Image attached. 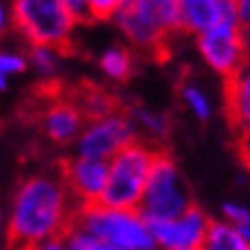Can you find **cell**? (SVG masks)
I'll list each match as a JSON object with an SVG mask.
<instances>
[{"instance_id":"6da1fadb","label":"cell","mask_w":250,"mask_h":250,"mask_svg":"<svg viewBox=\"0 0 250 250\" xmlns=\"http://www.w3.org/2000/svg\"><path fill=\"white\" fill-rule=\"evenodd\" d=\"M74 213L67 186L46 174L28 177L19 186L7 229L9 250H39L42 241H60L74 232Z\"/></svg>"},{"instance_id":"7a4b0ae2","label":"cell","mask_w":250,"mask_h":250,"mask_svg":"<svg viewBox=\"0 0 250 250\" xmlns=\"http://www.w3.org/2000/svg\"><path fill=\"white\" fill-rule=\"evenodd\" d=\"M159 149L145 143H133L122 149L108 163V182L97 205L108 209L136 211L145 195L152 167L156 163Z\"/></svg>"},{"instance_id":"3957f363","label":"cell","mask_w":250,"mask_h":250,"mask_svg":"<svg viewBox=\"0 0 250 250\" xmlns=\"http://www.w3.org/2000/svg\"><path fill=\"white\" fill-rule=\"evenodd\" d=\"M14 25L30 39L35 48H51L55 53H69L71 30L76 19L67 2L60 0H19L12 5Z\"/></svg>"},{"instance_id":"277c9868","label":"cell","mask_w":250,"mask_h":250,"mask_svg":"<svg viewBox=\"0 0 250 250\" xmlns=\"http://www.w3.org/2000/svg\"><path fill=\"white\" fill-rule=\"evenodd\" d=\"M74 229H85L124 250H156L152 229L138 211L83 205L74 213Z\"/></svg>"},{"instance_id":"5b68a950","label":"cell","mask_w":250,"mask_h":250,"mask_svg":"<svg viewBox=\"0 0 250 250\" xmlns=\"http://www.w3.org/2000/svg\"><path fill=\"white\" fill-rule=\"evenodd\" d=\"M115 19L131 42L156 51H161L170 32L182 28V9L174 0L120 2Z\"/></svg>"},{"instance_id":"8992f818","label":"cell","mask_w":250,"mask_h":250,"mask_svg":"<svg viewBox=\"0 0 250 250\" xmlns=\"http://www.w3.org/2000/svg\"><path fill=\"white\" fill-rule=\"evenodd\" d=\"M188 207L190 195L179 167L167 154L159 152L138 213L147 220V225H152V223H166L182 216Z\"/></svg>"},{"instance_id":"52a82bcc","label":"cell","mask_w":250,"mask_h":250,"mask_svg":"<svg viewBox=\"0 0 250 250\" xmlns=\"http://www.w3.org/2000/svg\"><path fill=\"white\" fill-rule=\"evenodd\" d=\"M197 48L213 71L228 78L234 76L246 64V55H248L239 21L223 23V25H216L211 30L197 35Z\"/></svg>"},{"instance_id":"ba28073f","label":"cell","mask_w":250,"mask_h":250,"mask_svg":"<svg viewBox=\"0 0 250 250\" xmlns=\"http://www.w3.org/2000/svg\"><path fill=\"white\" fill-rule=\"evenodd\" d=\"M136 143V131L124 115H108L101 120H94L83 131L78 149L83 159H97L106 161L113 159L122 149H126L129 145Z\"/></svg>"},{"instance_id":"9c48e42d","label":"cell","mask_w":250,"mask_h":250,"mask_svg":"<svg viewBox=\"0 0 250 250\" xmlns=\"http://www.w3.org/2000/svg\"><path fill=\"white\" fill-rule=\"evenodd\" d=\"M209 225L211 223L205 211L190 205L182 216L166 223H152L149 229L156 246H161L163 250H202Z\"/></svg>"},{"instance_id":"30bf717a","label":"cell","mask_w":250,"mask_h":250,"mask_svg":"<svg viewBox=\"0 0 250 250\" xmlns=\"http://www.w3.org/2000/svg\"><path fill=\"white\" fill-rule=\"evenodd\" d=\"M60 177L74 195L81 200V205H97L108 182V161L97 159H69L60 163Z\"/></svg>"},{"instance_id":"8fae6325","label":"cell","mask_w":250,"mask_h":250,"mask_svg":"<svg viewBox=\"0 0 250 250\" xmlns=\"http://www.w3.org/2000/svg\"><path fill=\"white\" fill-rule=\"evenodd\" d=\"M179 9H182V28L195 35H202L223 23L239 21L236 5L228 0H184L179 2Z\"/></svg>"},{"instance_id":"7c38bea8","label":"cell","mask_w":250,"mask_h":250,"mask_svg":"<svg viewBox=\"0 0 250 250\" xmlns=\"http://www.w3.org/2000/svg\"><path fill=\"white\" fill-rule=\"evenodd\" d=\"M42 124H44L46 136L55 143H67L76 136L85 122L83 110L76 106L74 99H62L60 94L51 99L42 110Z\"/></svg>"},{"instance_id":"4fadbf2b","label":"cell","mask_w":250,"mask_h":250,"mask_svg":"<svg viewBox=\"0 0 250 250\" xmlns=\"http://www.w3.org/2000/svg\"><path fill=\"white\" fill-rule=\"evenodd\" d=\"M229 122L239 133L250 131V62H246L225 85Z\"/></svg>"},{"instance_id":"5bb4252c","label":"cell","mask_w":250,"mask_h":250,"mask_svg":"<svg viewBox=\"0 0 250 250\" xmlns=\"http://www.w3.org/2000/svg\"><path fill=\"white\" fill-rule=\"evenodd\" d=\"M202 250H250V243L236 228L228 223H213L209 225Z\"/></svg>"},{"instance_id":"9a60e30c","label":"cell","mask_w":250,"mask_h":250,"mask_svg":"<svg viewBox=\"0 0 250 250\" xmlns=\"http://www.w3.org/2000/svg\"><path fill=\"white\" fill-rule=\"evenodd\" d=\"M101 69L115 81H126L133 69V58L126 48H110L101 55Z\"/></svg>"},{"instance_id":"2e32d148","label":"cell","mask_w":250,"mask_h":250,"mask_svg":"<svg viewBox=\"0 0 250 250\" xmlns=\"http://www.w3.org/2000/svg\"><path fill=\"white\" fill-rule=\"evenodd\" d=\"M67 239H69V250H124L90 234V232H85V229H74Z\"/></svg>"},{"instance_id":"e0dca14e","label":"cell","mask_w":250,"mask_h":250,"mask_svg":"<svg viewBox=\"0 0 250 250\" xmlns=\"http://www.w3.org/2000/svg\"><path fill=\"white\" fill-rule=\"evenodd\" d=\"M182 97H184V101H186V106L193 110L195 117L209 120V115H211V104H209V97H207L197 85H186L182 92Z\"/></svg>"},{"instance_id":"ac0fdd59","label":"cell","mask_w":250,"mask_h":250,"mask_svg":"<svg viewBox=\"0 0 250 250\" xmlns=\"http://www.w3.org/2000/svg\"><path fill=\"white\" fill-rule=\"evenodd\" d=\"M136 117H138V122L145 126V131H149L152 136H166L167 133V117L166 115L147 110V108H138Z\"/></svg>"},{"instance_id":"d6986e66","label":"cell","mask_w":250,"mask_h":250,"mask_svg":"<svg viewBox=\"0 0 250 250\" xmlns=\"http://www.w3.org/2000/svg\"><path fill=\"white\" fill-rule=\"evenodd\" d=\"M223 213H225V218H228V225L236 229H243L250 225V209L243 205H236V202H228V205L223 207Z\"/></svg>"},{"instance_id":"ffe728a7","label":"cell","mask_w":250,"mask_h":250,"mask_svg":"<svg viewBox=\"0 0 250 250\" xmlns=\"http://www.w3.org/2000/svg\"><path fill=\"white\" fill-rule=\"evenodd\" d=\"M87 7H90L92 19H101V21H106V19H110V16L117 14L120 2H115V0H92V2H87Z\"/></svg>"},{"instance_id":"44dd1931","label":"cell","mask_w":250,"mask_h":250,"mask_svg":"<svg viewBox=\"0 0 250 250\" xmlns=\"http://www.w3.org/2000/svg\"><path fill=\"white\" fill-rule=\"evenodd\" d=\"M55 60H58V53L51 48H32V62L37 64L39 71L51 74L55 69Z\"/></svg>"},{"instance_id":"7402d4cb","label":"cell","mask_w":250,"mask_h":250,"mask_svg":"<svg viewBox=\"0 0 250 250\" xmlns=\"http://www.w3.org/2000/svg\"><path fill=\"white\" fill-rule=\"evenodd\" d=\"M236 14H239V23H241L243 39H246V51L250 55V0H243L236 5Z\"/></svg>"},{"instance_id":"603a6c76","label":"cell","mask_w":250,"mask_h":250,"mask_svg":"<svg viewBox=\"0 0 250 250\" xmlns=\"http://www.w3.org/2000/svg\"><path fill=\"white\" fill-rule=\"evenodd\" d=\"M25 69V60L19 55H5L0 53V71L7 74V71H23Z\"/></svg>"},{"instance_id":"cb8c5ba5","label":"cell","mask_w":250,"mask_h":250,"mask_svg":"<svg viewBox=\"0 0 250 250\" xmlns=\"http://www.w3.org/2000/svg\"><path fill=\"white\" fill-rule=\"evenodd\" d=\"M239 152H241V159L246 163V167L250 170V131L248 133H241V140H239Z\"/></svg>"},{"instance_id":"d4e9b609","label":"cell","mask_w":250,"mask_h":250,"mask_svg":"<svg viewBox=\"0 0 250 250\" xmlns=\"http://www.w3.org/2000/svg\"><path fill=\"white\" fill-rule=\"evenodd\" d=\"M39 250H64V248L60 246V241H48L44 248H39Z\"/></svg>"},{"instance_id":"484cf974","label":"cell","mask_w":250,"mask_h":250,"mask_svg":"<svg viewBox=\"0 0 250 250\" xmlns=\"http://www.w3.org/2000/svg\"><path fill=\"white\" fill-rule=\"evenodd\" d=\"M239 232H241L243 239H246V241L250 243V225H248V228H243V229H239Z\"/></svg>"},{"instance_id":"4316f807","label":"cell","mask_w":250,"mask_h":250,"mask_svg":"<svg viewBox=\"0 0 250 250\" xmlns=\"http://www.w3.org/2000/svg\"><path fill=\"white\" fill-rule=\"evenodd\" d=\"M5 30V14H2V7H0V35Z\"/></svg>"},{"instance_id":"83f0119b","label":"cell","mask_w":250,"mask_h":250,"mask_svg":"<svg viewBox=\"0 0 250 250\" xmlns=\"http://www.w3.org/2000/svg\"><path fill=\"white\" fill-rule=\"evenodd\" d=\"M2 87H5V74L0 71V90H2Z\"/></svg>"}]
</instances>
